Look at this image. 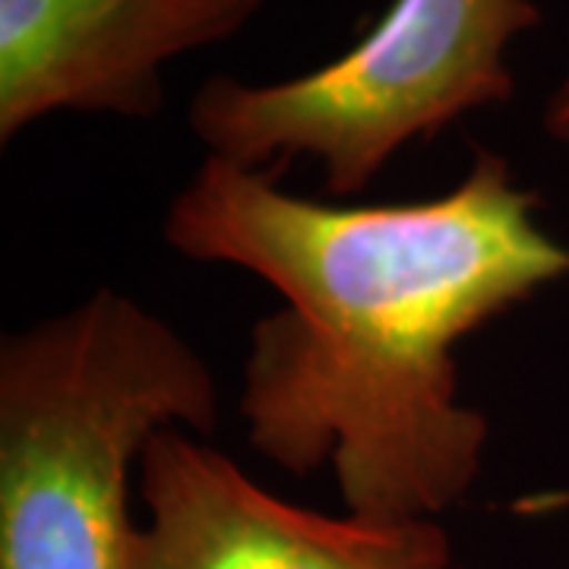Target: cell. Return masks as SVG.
<instances>
[{"label": "cell", "mask_w": 569, "mask_h": 569, "mask_svg": "<svg viewBox=\"0 0 569 569\" xmlns=\"http://www.w3.org/2000/svg\"><path fill=\"white\" fill-rule=\"evenodd\" d=\"M222 418L206 358L130 295L0 339V569H133L130 493L164 427L209 437Z\"/></svg>", "instance_id": "7a4b0ae2"}, {"label": "cell", "mask_w": 569, "mask_h": 569, "mask_svg": "<svg viewBox=\"0 0 569 569\" xmlns=\"http://www.w3.org/2000/svg\"><path fill=\"white\" fill-rule=\"evenodd\" d=\"M272 0H0V146L51 114L149 121L164 67L241 36Z\"/></svg>", "instance_id": "5b68a950"}, {"label": "cell", "mask_w": 569, "mask_h": 569, "mask_svg": "<svg viewBox=\"0 0 569 569\" xmlns=\"http://www.w3.org/2000/svg\"><path fill=\"white\" fill-rule=\"evenodd\" d=\"M133 569H452L440 522L326 516L260 488L193 430L164 427L137 468Z\"/></svg>", "instance_id": "277c9868"}, {"label": "cell", "mask_w": 569, "mask_h": 569, "mask_svg": "<svg viewBox=\"0 0 569 569\" xmlns=\"http://www.w3.org/2000/svg\"><path fill=\"white\" fill-rule=\"evenodd\" d=\"M545 20L535 0H392L339 58L284 80L216 73L187 104L206 156L282 171L310 159L358 197L406 146L516 96L509 48Z\"/></svg>", "instance_id": "3957f363"}, {"label": "cell", "mask_w": 569, "mask_h": 569, "mask_svg": "<svg viewBox=\"0 0 569 569\" xmlns=\"http://www.w3.org/2000/svg\"><path fill=\"white\" fill-rule=\"evenodd\" d=\"M541 123H545V133L550 140L569 146V77L553 89V96L545 104Z\"/></svg>", "instance_id": "8992f818"}, {"label": "cell", "mask_w": 569, "mask_h": 569, "mask_svg": "<svg viewBox=\"0 0 569 569\" xmlns=\"http://www.w3.org/2000/svg\"><path fill=\"white\" fill-rule=\"evenodd\" d=\"M538 212L493 149L440 197L367 206L206 156L162 238L282 295L250 329L247 443L291 475L329 468L346 512L396 526L440 522L481 475L490 425L459 399L456 346L569 276Z\"/></svg>", "instance_id": "6da1fadb"}, {"label": "cell", "mask_w": 569, "mask_h": 569, "mask_svg": "<svg viewBox=\"0 0 569 569\" xmlns=\"http://www.w3.org/2000/svg\"><path fill=\"white\" fill-rule=\"evenodd\" d=\"M452 569H462V567H452Z\"/></svg>", "instance_id": "52a82bcc"}]
</instances>
